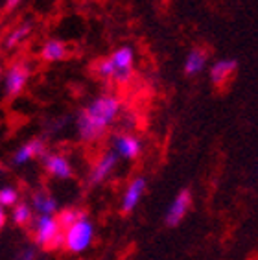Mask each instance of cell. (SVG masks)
Segmentation results:
<instances>
[{
  "label": "cell",
  "instance_id": "6da1fadb",
  "mask_svg": "<svg viewBox=\"0 0 258 260\" xmlns=\"http://www.w3.org/2000/svg\"><path fill=\"white\" fill-rule=\"evenodd\" d=\"M120 115V100L114 94H102L90 102L76 120L78 135L83 142H98Z\"/></svg>",
  "mask_w": 258,
  "mask_h": 260
},
{
  "label": "cell",
  "instance_id": "7a4b0ae2",
  "mask_svg": "<svg viewBox=\"0 0 258 260\" xmlns=\"http://www.w3.org/2000/svg\"><path fill=\"white\" fill-rule=\"evenodd\" d=\"M94 242V223L89 216L81 212L74 225L63 233V247L72 255H83Z\"/></svg>",
  "mask_w": 258,
  "mask_h": 260
},
{
  "label": "cell",
  "instance_id": "3957f363",
  "mask_svg": "<svg viewBox=\"0 0 258 260\" xmlns=\"http://www.w3.org/2000/svg\"><path fill=\"white\" fill-rule=\"evenodd\" d=\"M31 231L35 245L41 249L55 251L63 247V231L57 225L55 216H34Z\"/></svg>",
  "mask_w": 258,
  "mask_h": 260
},
{
  "label": "cell",
  "instance_id": "277c9868",
  "mask_svg": "<svg viewBox=\"0 0 258 260\" xmlns=\"http://www.w3.org/2000/svg\"><path fill=\"white\" fill-rule=\"evenodd\" d=\"M133 59L135 52L131 46H120L118 50H114V54L111 55V61L114 65V76L113 81L116 83H127L133 76Z\"/></svg>",
  "mask_w": 258,
  "mask_h": 260
},
{
  "label": "cell",
  "instance_id": "5b68a950",
  "mask_svg": "<svg viewBox=\"0 0 258 260\" xmlns=\"http://www.w3.org/2000/svg\"><path fill=\"white\" fill-rule=\"evenodd\" d=\"M142 140L137 135H131V133H118V135L113 137V151L116 153L118 159L125 160H135L139 159L140 153H142Z\"/></svg>",
  "mask_w": 258,
  "mask_h": 260
},
{
  "label": "cell",
  "instance_id": "8992f818",
  "mask_svg": "<svg viewBox=\"0 0 258 260\" xmlns=\"http://www.w3.org/2000/svg\"><path fill=\"white\" fill-rule=\"evenodd\" d=\"M190 207H192V192L188 188H184L170 203L168 210H166V216H164V223L168 227L179 225L184 220V216L188 214Z\"/></svg>",
  "mask_w": 258,
  "mask_h": 260
},
{
  "label": "cell",
  "instance_id": "52a82bcc",
  "mask_svg": "<svg viewBox=\"0 0 258 260\" xmlns=\"http://www.w3.org/2000/svg\"><path fill=\"white\" fill-rule=\"evenodd\" d=\"M118 157L114 153L113 150L105 151L100 155V159L94 162V166L90 168L89 172V185L90 186H96V185H102L104 181L109 179V175L114 172L116 165H118Z\"/></svg>",
  "mask_w": 258,
  "mask_h": 260
},
{
  "label": "cell",
  "instance_id": "ba28073f",
  "mask_svg": "<svg viewBox=\"0 0 258 260\" xmlns=\"http://www.w3.org/2000/svg\"><path fill=\"white\" fill-rule=\"evenodd\" d=\"M41 160H43V168L46 170V174L52 175L54 179H72L74 168H72L70 160L64 155H61V153H48L46 151L45 155L41 157Z\"/></svg>",
  "mask_w": 258,
  "mask_h": 260
},
{
  "label": "cell",
  "instance_id": "9c48e42d",
  "mask_svg": "<svg viewBox=\"0 0 258 260\" xmlns=\"http://www.w3.org/2000/svg\"><path fill=\"white\" fill-rule=\"evenodd\" d=\"M146 188H148L146 177H135V179L129 181V185L125 186L124 194H122V200H120V210L124 214L133 212L139 207L140 201H142V198H144Z\"/></svg>",
  "mask_w": 258,
  "mask_h": 260
},
{
  "label": "cell",
  "instance_id": "30bf717a",
  "mask_svg": "<svg viewBox=\"0 0 258 260\" xmlns=\"http://www.w3.org/2000/svg\"><path fill=\"white\" fill-rule=\"evenodd\" d=\"M28 78H30V67L26 65V63H17V65H13L8 70L6 80H4L6 94L8 96L20 94L22 89L26 87V83H28Z\"/></svg>",
  "mask_w": 258,
  "mask_h": 260
},
{
  "label": "cell",
  "instance_id": "8fae6325",
  "mask_svg": "<svg viewBox=\"0 0 258 260\" xmlns=\"http://www.w3.org/2000/svg\"><path fill=\"white\" fill-rule=\"evenodd\" d=\"M46 153V144L43 139H31L26 144H22L19 150L13 153V165L15 166H24L30 160L41 159Z\"/></svg>",
  "mask_w": 258,
  "mask_h": 260
},
{
  "label": "cell",
  "instance_id": "7c38bea8",
  "mask_svg": "<svg viewBox=\"0 0 258 260\" xmlns=\"http://www.w3.org/2000/svg\"><path fill=\"white\" fill-rule=\"evenodd\" d=\"M31 210L35 216H55L59 212L57 200L48 190H35L31 194Z\"/></svg>",
  "mask_w": 258,
  "mask_h": 260
},
{
  "label": "cell",
  "instance_id": "4fadbf2b",
  "mask_svg": "<svg viewBox=\"0 0 258 260\" xmlns=\"http://www.w3.org/2000/svg\"><path fill=\"white\" fill-rule=\"evenodd\" d=\"M238 69V61L236 59H221V61H216L210 69V81H212L214 85H225L227 80L231 76L236 72Z\"/></svg>",
  "mask_w": 258,
  "mask_h": 260
},
{
  "label": "cell",
  "instance_id": "5bb4252c",
  "mask_svg": "<svg viewBox=\"0 0 258 260\" xmlns=\"http://www.w3.org/2000/svg\"><path fill=\"white\" fill-rule=\"evenodd\" d=\"M205 67H207V52L201 48H194L192 52H188L186 59H184V74L196 76L203 72Z\"/></svg>",
  "mask_w": 258,
  "mask_h": 260
},
{
  "label": "cell",
  "instance_id": "9a60e30c",
  "mask_svg": "<svg viewBox=\"0 0 258 260\" xmlns=\"http://www.w3.org/2000/svg\"><path fill=\"white\" fill-rule=\"evenodd\" d=\"M41 57L48 63H54V61H61L67 57V46L64 43L57 39H52L48 43H45V46L41 48Z\"/></svg>",
  "mask_w": 258,
  "mask_h": 260
},
{
  "label": "cell",
  "instance_id": "2e32d148",
  "mask_svg": "<svg viewBox=\"0 0 258 260\" xmlns=\"http://www.w3.org/2000/svg\"><path fill=\"white\" fill-rule=\"evenodd\" d=\"M34 210H31L30 203H24V201H19L15 207H11V221L15 225L26 227L30 225L31 220H34Z\"/></svg>",
  "mask_w": 258,
  "mask_h": 260
},
{
  "label": "cell",
  "instance_id": "e0dca14e",
  "mask_svg": "<svg viewBox=\"0 0 258 260\" xmlns=\"http://www.w3.org/2000/svg\"><path fill=\"white\" fill-rule=\"evenodd\" d=\"M81 216V210H78V209H63L61 212H57L55 214V221H57V225H59V229L63 231H67L69 227H72L78 221V218Z\"/></svg>",
  "mask_w": 258,
  "mask_h": 260
},
{
  "label": "cell",
  "instance_id": "ac0fdd59",
  "mask_svg": "<svg viewBox=\"0 0 258 260\" xmlns=\"http://www.w3.org/2000/svg\"><path fill=\"white\" fill-rule=\"evenodd\" d=\"M20 201V194L13 185L0 186V207L2 209H11Z\"/></svg>",
  "mask_w": 258,
  "mask_h": 260
},
{
  "label": "cell",
  "instance_id": "d6986e66",
  "mask_svg": "<svg viewBox=\"0 0 258 260\" xmlns=\"http://www.w3.org/2000/svg\"><path fill=\"white\" fill-rule=\"evenodd\" d=\"M30 31H31V22H22V24L17 26L15 30L6 37V46H8V48H13V46L20 45V43L30 35Z\"/></svg>",
  "mask_w": 258,
  "mask_h": 260
},
{
  "label": "cell",
  "instance_id": "ffe728a7",
  "mask_svg": "<svg viewBox=\"0 0 258 260\" xmlns=\"http://www.w3.org/2000/svg\"><path fill=\"white\" fill-rule=\"evenodd\" d=\"M96 72H98V76L102 78V80H113L114 65H113V61H111V57L100 61L98 67H96Z\"/></svg>",
  "mask_w": 258,
  "mask_h": 260
},
{
  "label": "cell",
  "instance_id": "44dd1931",
  "mask_svg": "<svg viewBox=\"0 0 258 260\" xmlns=\"http://www.w3.org/2000/svg\"><path fill=\"white\" fill-rule=\"evenodd\" d=\"M35 249L34 247H26V249L20 251V255H19V260H35Z\"/></svg>",
  "mask_w": 258,
  "mask_h": 260
},
{
  "label": "cell",
  "instance_id": "7402d4cb",
  "mask_svg": "<svg viewBox=\"0 0 258 260\" xmlns=\"http://www.w3.org/2000/svg\"><path fill=\"white\" fill-rule=\"evenodd\" d=\"M6 221H8V212H6V209L0 207V229L6 225Z\"/></svg>",
  "mask_w": 258,
  "mask_h": 260
},
{
  "label": "cell",
  "instance_id": "603a6c76",
  "mask_svg": "<svg viewBox=\"0 0 258 260\" xmlns=\"http://www.w3.org/2000/svg\"><path fill=\"white\" fill-rule=\"evenodd\" d=\"M19 2H20V0H8V2H6V10H13Z\"/></svg>",
  "mask_w": 258,
  "mask_h": 260
}]
</instances>
